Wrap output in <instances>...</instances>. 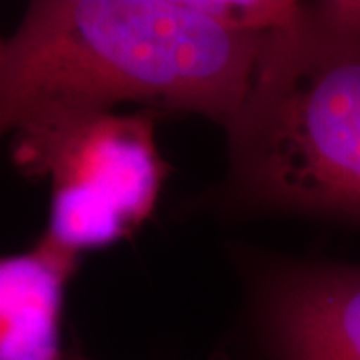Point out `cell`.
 <instances>
[{
  "instance_id": "ba28073f",
  "label": "cell",
  "mask_w": 360,
  "mask_h": 360,
  "mask_svg": "<svg viewBox=\"0 0 360 360\" xmlns=\"http://www.w3.org/2000/svg\"><path fill=\"white\" fill-rule=\"evenodd\" d=\"M0 42H2V39H0Z\"/></svg>"
},
{
  "instance_id": "277c9868",
  "label": "cell",
  "mask_w": 360,
  "mask_h": 360,
  "mask_svg": "<svg viewBox=\"0 0 360 360\" xmlns=\"http://www.w3.org/2000/svg\"><path fill=\"white\" fill-rule=\"evenodd\" d=\"M250 314L266 360H360V262L269 264L252 281Z\"/></svg>"
},
{
  "instance_id": "7a4b0ae2",
  "label": "cell",
  "mask_w": 360,
  "mask_h": 360,
  "mask_svg": "<svg viewBox=\"0 0 360 360\" xmlns=\"http://www.w3.org/2000/svg\"><path fill=\"white\" fill-rule=\"evenodd\" d=\"M234 205L360 226V40L307 18L264 42L226 127Z\"/></svg>"
},
{
  "instance_id": "3957f363",
  "label": "cell",
  "mask_w": 360,
  "mask_h": 360,
  "mask_svg": "<svg viewBox=\"0 0 360 360\" xmlns=\"http://www.w3.org/2000/svg\"><path fill=\"white\" fill-rule=\"evenodd\" d=\"M158 112H46L13 132L14 167L51 186L49 240L82 257L129 238L155 212L168 176Z\"/></svg>"
},
{
  "instance_id": "8992f818",
  "label": "cell",
  "mask_w": 360,
  "mask_h": 360,
  "mask_svg": "<svg viewBox=\"0 0 360 360\" xmlns=\"http://www.w3.org/2000/svg\"><path fill=\"white\" fill-rule=\"evenodd\" d=\"M307 18L333 39L360 40V0L307 2Z\"/></svg>"
},
{
  "instance_id": "5b68a950",
  "label": "cell",
  "mask_w": 360,
  "mask_h": 360,
  "mask_svg": "<svg viewBox=\"0 0 360 360\" xmlns=\"http://www.w3.org/2000/svg\"><path fill=\"white\" fill-rule=\"evenodd\" d=\"M80 257L44 234L0 257V360H63L66 290Z\"/></svg>"
},
{
  "instance_id": "52a82bcc",
  "label": "cell",
  "mask_w": 360,
  "mask_h": 360,
  "mask_svg": "<svg viewBox=\"0 0 360 360\" xmlns=\"http://www.w3.org/2000/svg\"><path fill=\"white\" fill-rule=\"evenodd\" d=\"M63 360H82V359H80V356H70V354H66Z\"/></svg>"
},
{
  "instance_id": "6da1fadb",
  "label": "cell",
  "mask_w": 360,
  "mask_h": 360,
  "mask_svg": "<svg viewBox=\"0 0 360 360\" xmlns=\"http://www.w3.org/2000/svg\"><path fill=\"white\" fill-rule=\"evenodd\" d=\"M264 20L262 0L30 2L0 42V139L46 112L120 104L226 129L269 40Z\"/></svg>"
}]
</instances>
